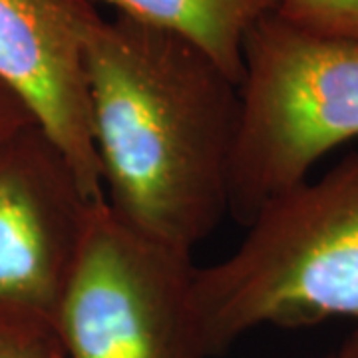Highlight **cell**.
<instances>
[{
  "instance_id": "1",
  "label": "cell",
  "mask_w": 358,
  "mask_h": 358,
  "mask_svg": "<svg viewBox=\"0 0 358 358\" xmlns=\"http://www.w3.org/2000/svg\"><path fill=\"white\" fill-rule=\"evenodd\" d=\"M86 78L106 203L192 255L229 213L239 84L187 38L122 14L92 32Z\"/></svg>"
},
{
  "instance_id": "2",
  "label": "cell",
  "mask_w": 358,
  "mask_h": 358,
  "mask_svg": "<svg viewBox=\"0 0 358 358\" xmlns=\"http://www.w3.org/2000/svg\"><path fill=\"white\" fill-rule=\"evenodd\" d=\"M245 227L231 255L195 268L213 357L259 327L358 324V152L277 193Z\"/></svg>"
},
{
  "instance_id": "3",
  "label": "cell",
  "mask_w": 358,
  "mask_h": 358,
  "mask_svg": "<svg viewBox=\"0 0 358 358\" xmlns=\"http://www.w3.org/2000/svg\"><path fill=\"white\" fill-rule=\"evenodd\" d=\"M229 215L305 181L320 157L358 138V42L308 34L271 14L247 34Z\"/></svg>"
},
{
  "instance_id": "4",
  "label": "cell",
  "mask_w": 358,
  "mask_h": 358,
  "mask_svg": "<svg viewBox=\"0 0 358 358\" xmlns=\"http://www.w3.org/2000/svg\"><path fill=\"white\" fill-rule=\"evenodd\" d=\"M195 268L96 201L54 319L66 358H213Z\"/></svg>"
},
{
  "instance_id": "5",
  "label": "cell",
  "mask_w": 358,
  "mask_h": 358,
  "mask_svg": "<svg viewBox=\"0 0 358 358\" xmlns=\"http://www.w3.org/2000/svg\"><path fill=\"white\" fill-rule=\"evenodd\" d=\"M96 201L38 124L0 143V324L54 327Z\"/></svg>"
},
{
  "instance_id": "6",
  "label": "cell",
  "mask_w": 358,
  "mask_h": 358,
  "mask_svg": "<svg viewBox=\"0 0 358 358\" xmlns=\"http://www.w3.org/2000/svg\"><path fill=\"white\" fill-rule=\"evenodd\" d=\"M102 20L94 0H0V80L68 155L94 199H103V187L90 131L86 46Z\"/></svg>"
},
{
  "instance_id": "7",
  "label": "cell",
  "mask_w": 358,
  "mask_h": 358,
  "mask_svg": "<svg viewBox=\"0 0 358 358\" xmlns=\"http://www.w3.org/2000/svg\"><path fill=\"white\" fill-rule=\"evenodd\" d=\"M115 14L187 38L209 54L237 84L243 80L247 34L281 8L282 0H94Z\"/></svg>"
},
{
  "instance_id": "8",
  "label": "cell",
  "mask_w": 358,
  "mask_h": 358,
  "mask_svg": "<svg viewBox=\"0 0 358 358\" xmlns=\"http://www.w3.org/2000/svg\"><path fill=\"white\" fill-rule=\"evenodd\" d=\"M277 14L308 34L358 42V0H282Z\"/></svg>"
},
{
  "instance_id": "9",
  "label": "cell",
  "mask_w": 358,
  "mask_h": 358,
  "mask_svg": "<svg viewBox=\"0 0 358 358\" xmlns=\"http://www.w3.org/2000/svg\"><path fill=\"white\" fill-rule=\"evenodd\" d=\"M0 358H66L54 327L0 324Z\"/></svg>"
},
{
  "instance_id": "10",
  "label": "cell",
  "mask_w": 358,
  "mask_h": 358,
  "mask_svg": "<svg viewBox=\"0 0 358 358\" xmlns=\"http://www.w3.org/2000/svg\"><path fill=\"white\" fill-rule=\"evenodd\" d=\"M32 124L38 122L24 100L6 82L0 80V143Z\"/></svg>"
},
{
  "instance_id": "11",
  "label": "cell",
  "mask_w": 358,
  "mask_h": 358,
  "mask_svg": "<svg viewBox=\"0 0 358 358\" xmlns=\"http://www.w3.org/2000/svg\"><path fill=\"white\" fill-rule=\"evenodd\" d=\"M324 358H358V329L348 334L345 341Z\"/></svg>"
}]
</instances>
